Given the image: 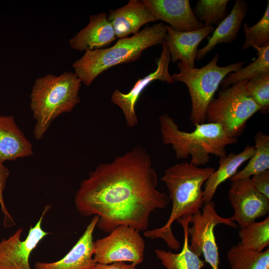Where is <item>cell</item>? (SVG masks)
I'll return each instance as SVG.
<instances>
[{"label":"cell","instance_id":"cell-23","mask_svg":"<svg viewBox=\"0 0 269 269\" xmlns=\"http://www.w3.org/2000/svg\"><path fill=\"white\" fill-rule=\"evenodd\" d=\"M258 57L245 67L236 72L228 74L221 81L223 88L251 79L265 73H269V44L264 47H256Z\"/></svg>","mask_w":269,"mask_h":269},{"label":"cell","instance_id":"cell-25","mask_svg":"<svg viewBox=\"0 0 269 269\" xmlns=\"http://www.w3.org/2000/svg\"><path fill=\"white\" fill-rule=\"evenodd\" d=\"M238 235L240 241L238 244L242 247L260 252L269 244V217L263 221L254 222L240 229Z\"/></svg>","mask_w":269,"mask_h":269},{"label":"cell","instance_id":"cell-8","mask_svg":"<svg viewBox=\"0 0 269 269\" xmlns=\"http://www.w3.org/2000/svg\"><path fill=\"white\" fill-rule=\"evenodd\" d=\"M190 223L192 226L188 229L190 237L189 249L199 257L202 255L205 261L212 269H219L220 260L214 228L219 224L237 228L238 225L230 218L219 216L213 201L204 204L202 211L199 210L191 215Z\"/></svg>","mask_w":269,"mask_h":269},{"label":"cell","instance_id":"cell-1","mask_svg":"<svg viewBox=\"0 0 269 269\" xmlns=\"http://www.w3.org/2000/svg\"><path fill=\"white\" fill-rule=\"evenodd\" d=\"M157 183L150 155L137 146L90 172L75 194V207L83 216H98L96 227L105 233L121 225L144 232L150 214L170 201Z\"/></svg>","mask_w":269,"mask_h":269},{"label":"cell","instance_id":"cell-13","mask_svg":"<svg viewBox=\"0 0 269 269\" xmlns=\"http://www.w3.org/2000/svg\"><path fill=\"white\" fill-rule=\"evenodd\" d=\"M98 220V216H94L84 233L63 258L53 262H37L34 269H92L97 264L94 259L93 233Z\"/></svg>","mask_w":269,"mask_h":269},{"label":"cell","instance_id":"cell-17","mask_svg":"<svg viewBox=\"0 0 269 269\" xmlns=\"http://www.w3.org/2000/svg\"><path fill=\"white\" fill-rule=\"evenodd\" d=\"M108 14L101 12L89 17L88 24L69 41L70 46L80 51L105 48L116 39Z\"/></svg>","mask_w":269,"mask_h":269},{"label":"cell","instance_id":"cell-24","mask_svg":"<svg viewBox=\"0 0 269 269\" xmlns=\"http://www.w3.org/2000/svg\"><path fill=\"white\" fill-rule=\"evenodd\" d=\"M230 269H269V249L258 252L245 249L238 244L227 254Z\"/></svg>","mask_w":269,"mask_h":269},{"label":"cell","instance_id":"cell-28","mask_svg":"<svg viewBox=\"0 0 269 269\" xmlns=\"http://www.w3.org/2000/svg\"><path fill=\"white\" fill-rule=\"evenodd\" d=\"M246 88L250 96L267 113L269 107V73L255 77L247 81Z\"/></svg>","mask_w":269,"mask_h":269},{"label":"cell","instance_id":"cell-20","mask_svg":"<svg viewBox=\"0 0 269 269\" xmlns=\"http://www.w3.org/2000/svg\"><path fill=\"white\" fill-rule=\"evenodd\" d=\"M255 150L254 146L248 145L240 152L230 153L219 158L218 168L215 169L205 182L203 193L204 204L212 201L218 186L234 175L239 167L251 158Z\"/></svg>","mask_w":269,"mask_h":269},{"label":"cell","instance_id":"cell-18","mask_svg":"<svg viewBox=\"0 0 269 269\" xmlns=\"http://www.w3.org/2000/svg\"><path fill=\"white\" fill-rule=\"evenodd\" d=\"M32 145L12 116L0 115V160H14L33 154Z\"/></svg>","mask_w":269,"mask_h":269},{"label":"cell","instance_id":"cell-14","mask_svg":"<svg viewBox=\"0 0 269 269\" xmlns=\"http://www.w3.org/2000/svg\"><path fill=\"white\" fill-rule=\"evenodd\" d=\"M151 10L157 20L169 24L172 29L181 32L196 30L204 25L198 21L189 0H142Z\"/></svg>","mask_w":269,"mask_h":269},{"label":"cell","instance_id":"cell-2","mask_svg":"<svg viewBox=\"0 0 269 269\" xmlns=\"http://www.w3.org/2000/svg\"><path fill=\"white\" fill-rule=\"evenodd\" d=\"M215 170L213 167L201 168L188 162L167 168L161 180L167 186L168 196L172 201L171 214L163 226L146 230L144 235L151 239L160 238L170 249L178 251L180 244L172 233V224L178 219L192 215L202 208V186Z\"/></svg>","mask_w":269,"mask_h":269},{"label":"cell","instance_id":"cell-7","mask_svg":"<svg viewBox=\"0 0 269 269\" xmlns=\"http://www.w3.org/2000/svg\"><path fill=\"white\" fill-rule=\"evenodd\" d=\"M247 81L220 91L206 111V122L220 125L228 134L233 137L241 135L247 121L261 110L247 91Z\"/></svg>","mask_w":269,"mask_h":269},{"label":"cell","instance_id":"cell-5","mask_svg":"<svg viewBox=\"0 0 269 269\" xmlns=\"http://www.w3.org/2000/svg\"><path fill=\"white\" fill-rule=\"evenodd\" d=\"M162 142L171 144L176 157L185 159L190 156V163L205 165L209 162L210 154L219 158L226 156V146L237 142L217 124L207 123L195 125L191 132L180 130L172 118L166 114L159 118Z\"/></svg>","mask_w":269,"mask_h":269},{"label":"cell","instance_id":"cell-22","mask_svg":"<svg viewBox=\"0 0 269 269\" xmlns=\"http://www.w3.org/2000/svg\"><path fill=\"white\" fill-rule=\"evenodd\" d=\"M255 152L247 165L229 179L230 181L251 176L269 169V135L258 132L254 136Z\"/></svg>","mask_w":269,"mask_h":269},{"label":"cell","instance_id":"cell-26","mask_svg":"<svg viewBox=\"0 0 269 269\" xmlns=\"http://www.w3.org/2000/svg\"><path fill=\"white\" fill-rule=\"evenodd\" d=\"M229 0H199L192 9L196 19L204 26L219 24L228 15Z\"/></svg>","mask_w":269,"mask_h":269},{"label":"cell","instance_id":"cell-6","mask_svg":"<svg viewBox=\"0 0 269 269\" xmlns=\"http://www.w3.org/2000/svg\"><path fill=\"white\" fill-rule=\"evenodd\" d=\"M219 54L217 53L206 65L190 68L179 61V73L171 75L173 82H181L188 88L191 101L190 120L194 126L206 122L207 108L214 98L222 80L228 74L242 68L245 62L240 61L225 66L217 64Z\"/></svg>","mask_w":269,"mask_h":269},{"label":"cell","instance_id":"cell-12","mask_svg":"<svg viewBox=\"0 0 269 269\" xmlns=\"http://www.w3.org/2000/svg\"><path fill=\"white\" fill-rule=\"evenodd\" d=\"M170 61V52L164 41L160 57L156 61V69L154 72L139 79L128 93H123L118 89L113 91L111 100L121 109L128 127L133 128L138 125L135 109L136 103L141 93L150 83L154 80L168 84L174 83L168 70Z\"/></svg>","mask_w":269,"mask_h":269},{"label":"cell","instance_id":"cell-4","mask_svg":"<svg viewBox=\"0 0 269 269\" xmlns=\"http://www.w3.org/2000/svg\"><path fill=\"white\" fill-rule=\"evenodd\" d=\"M81 81L74 72L48 74L34 81L30 107L35 121V138L40 140L60 115L70 112L80 102Z\"/></svg>","mask_w":269,"mask_h":269},{"label":"cell","instance_id":"cell-9","mask_svg":"<svg viewBox=\"0 0 269 269\" xmlns=\"http://www.w3.org/2000/svg\"><path fill=\"white\" fill-rule=\"evenodd\" d=\"M144 248V241L138 230L121 225L94 242V259L99 264L129 262L137 266L143 261Z\"/></svg>","mask_w":269,"mask_h":269},{"label":"cell","instance_id":"cell-31","mask_svg":"<svg viewBox=\"0 0 269 269\" xmlns=\"http://www.w3.org/2000/svg\"><path fill=\"white\" fill-rule=\"evenodd\" d=\"M133 263L128 264L124 262H117L109 264L97 263L92 269H136Z\"/></svg>","mask_w":269,"mask_h":269},{"label":"cell","instance_id":"cell-21","mask_svg":"<svg viewBox=\"0 0 269 269\" xmlns=\"http://www.w3.org/2000/svg\"><path fill=\"white\" fill-rule=\"evenodd\" d=\"M191 216H185L177 220L182 226L184 232L183 245L179 253H174L161 249L154 251L156 256L166 269H201L205 266L204 262L189 248L188 229Z\"/></svg>","mask_w":269,"mask_h":269},{"label":"cell","instance_id":"cell-15","mask_svg":"<svg viewBox=\"0 0 269 269\" xmlns=\"http://www.w3.org/2000/svg\"><path fill=\"white\" fill-rule=\"evenodd\" d=\"M108 16L119 39L127 37L131 34H135L142 25L157 21L147 5L139 0H130L122 7L110 9Z\"/></svg>","mask_w":269,"mask_h":269},{"label":"cell","instance_id":"cell-30","mask_svg":"<svg viewBox=\"0 0 269 269\" xmlns=\"http://www.w3.org/2000/svg\"><path fill=\"white\" fill-rule=\"evenodd\" d=\"M251 179L256 190L269 199V170L252 176Z\"/></svg>","mask_w":269,"mask_h":269},{"label":"cell","instance_id":"cell-19","mask_svg":"<svg viewBox=\"0 0 269 269\" xmlns=\"http://www.w3.org/2000/svg\"><path fill=\"white\" fill-rule=\"evenodd\" d=\"M248 4L243 0H237L230 13L207 37V44L198 50L196 60H200L218 45L231 43L237 37L243 21L247 14Z\"/></svg>","mask_w":269,"mask_h":269},{"label":"cell","instance_id":"cell-3","mask_svg":"<svg viewBox=\"0 0 269 269\" xmlns=\"http://www.w3.org/2000/svg\"><path fill=\"white\" fill-rule=\"evenodd\" d=\"M166 35L165 25L160 22L145 27L132 36L119 38L111 47L87 50L73 63L74 73L82 83L90 86L98 76L109 68L134 62L144 50L162 44Z\"/></svg>","mask_w":269,"mask_h":269},{"label":"cell","instance_id":"cell-27","mask_svg":"<svg viewBox=\"0 0 269 269\" xmlns=\"http://www.w3.org/2000/svg\"><path fill=\"white\" fill-rule=\"evenodd\" d=\"M245 36L242 50L250 47L254 48L264 47L269 44V1L261 19L255 25L250 26L244 23L243 29Z\"/></svg>","mask_w":269,"mask_h":269},{"label":"cell","instance_id":"cell-29","mask_svg":"<svg viewBox=\"0 0 269 269\" xmlns=\"http://www.w3.org/2000/svg\"><path fill=\"white\" fill-rule=\"evenodd\" d=\"M9 174V169L0 160V205L1 212L4 215L3 224L5 227H11L15 225V222L7 209L3 196V192Z\"/></svg>","mask_w":269,"mask_h":269},{"label":"cell","instance_id":"cell-16","mask_svg":"<svg viewBox=\"0 0 269 269\" xmlns=\"http://www.w3.org/2000/svg\"><path fill=\"white\" fill-rule=\"evenodd\" d=\"M164 42L170 52L172 62L179 60L190 68L195 67L197 47L201 41L215 30L213 26L194 31L181 32L165 25Z\"/></svg>","mask_w":269,"mask_h":269},{"label":"cell","instance_id":"cell-11","mask_svg":"<svg viewBox=\"0 0 269 269\" xmlns=\"http://www.w3.org/2000/svg\"><path fill=\"white\" fill-rule=\"evenodd\" d=\"M228 198L234 210L232 221L242 229L269 212V199L254 188L251 178L231 181Z\"/></svg>","mask_w":269,"mask_h":269},{"label":"cell","instance_id":"cell-10","mask_svg":"<svg viewBox=\"0 0 269 269\" xmlns=\"http://www.w3.org/2000/svg\"><path fill=\"white\" fill-rule=\"evenodd\" d=\"M46 205L34 226L30 227L27 236L21 240L23 229L19 227L10 237L0 242V269H32L29 258L32 251L49 233L42 228L43 218L50 208Z\"/></svg>","mask_w":269,"mask_h":269}]
</instances>
